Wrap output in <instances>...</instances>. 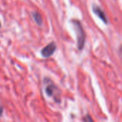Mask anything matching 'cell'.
<instances>
[{"label": "cell", "mask_w": 122, "mask_h": 122, "mask_svg": "<svg viewBox=\"0 0 122 122\" xmlns=\"http://www.w3.org/2000/svg\"><path fill=\"white\" fill-rule=\"evenodd\" d=\"M0 28H1V22H0Z\"/></svg>", "instance_id": "obj_8"}, {"label": "cell", "mask_w": 122, "mask_h": 122, "mask_svg": "<svg viewBox=\"0 0 122 122\" xmlns=\"http://www.w3.org/2000/svg\"><path fill=\"white\" fill-rule=\"evenodd\" d=\"M86 119H84V121H90V122H92L93 120H92V118H90V117L89 116H86L85 117Z\"/></svg>", "instance_id": "obj_6"}, {"label": "cell", "mask_w": 122, "mask_h": 122, "mask_svg": "<svg viewBox=\"0 0 122 122\" xmlns=\"http://www.w3.org/2000/svg\"><path fill=\"white\" fill-rule=\"evenodd\" d=\"M3 109H4V108H3V107L0 104V117L2 115V114H3Z\"/></svg>", "instance_id": "obj_7"}, {"label": "cell", "mask_w": 122, "mask_h": 122, "mask_svg": "<svg viewBox=\"0 0 122 122\" xmlns=\"http://www.w3.org/2000/svg\"><path fill=\"white\" fill-rule=\"evenodd\" d=\"M56 49V44L55 42H51L48 45H46L41 51V54L44 58H49L51 56Z\"/></svg>", "instance_id": "obj_2"}, {"label": "cell", "mask_w": 122, "mask_h": 122, "mask_svg": "<svg viewBox=\"0 0 122 122\" xmlns=\"http://www.w3.org/2000/svg\"><path fill=\"white\" fill-rule=\"evenodd\" d=\"M71 23L74 26V28L76 34L77 47L79 51H81V50H83V49L84 47L85 41H86L85 32L84 31L83 26L79 21H78L76 19H73L71 21Z\"/></svg>", "instance_id": "obj_1"}, {"label": "cell", "mask_w": 122, "mask_h": 122, "mask_svg": "<svg viewBox=\"0 0 122 122\" xmlns=\"http://www.w3.org/2000/svg\"><path fill=\"white\" fill-rule=\"evenodd\" d=\"M57 90V87L53 84L51 83V81L46 85V88H45V92L46 94V95L48 97H54L55 95V91Z\"/></svg>", "instance_id": "obj_4"}, {"label": "cell", "mask_w": 122, "mask_h": 122, "mask_svg": "<svg viewBox=\"0 0 122 122\" xmlns=\"http://www.w3.org/2000/svg\"><path fill=\"white\" fill-rule=\"evenodd\" d=\"M92 11H93V12L104 23V24H107L108 23H109V21H108V19H107V16H106V14H105V12L102 9V8L99 6H98V5H97V4H94L93 5H92Z\"/></svg>", "instance_id": "obj_3"}, {"label": "cell", "mask_w": 122, "mask_h": 122, "mask_svg": "<svg viewBox=\"0 0 122 122\" xmlns=\"http://www.w3.org/2000/svg\"><path fill=\"white\" fill-rule=\"evenodd\" d=\"M32 16H33V18L34 19V21L39 26H41L42 24H43V19H42L41 15L38 11H34L32 13Z\"/></svg>", "instance_id": "obj_5"}]
</instances>
